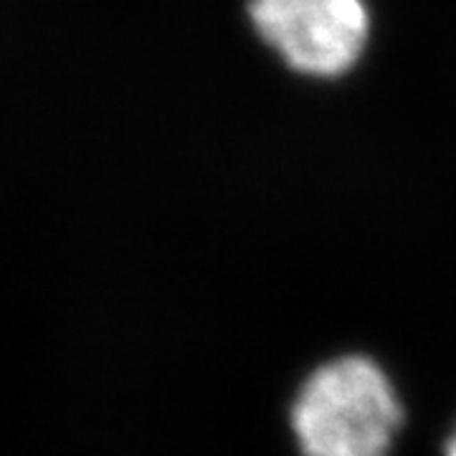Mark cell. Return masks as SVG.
Returning <instances> with one entry per match:
<instances>
[{
  "label": "cell",
  "mask_w": 456,
  "mask_h": 456,
  "mask_svg": "<svg viewBox=\"0 0 456 456\" xmlns=\"http://www.w3.org/2000/svg\"><path fill=\"white\" fill-rule=\"evenodd\" d=\"M403 403L388 373L365 355L314 368L292 403V431L305 456H388Z\"/></svg>",
  "instance_id": "6da1fadb"
},
{
  "label": "cell",
  "mask_w": 456,
  "mask_h": 456,
  "mask_svg": "<svg viewBox=\"0 0 456 456\" xmlns=\"http://www.w3.org/2000/svg\"><path fill=\"white\" fill-rule=\"evenodd\" d=\"M248 20L284 64L312 79L347 74L370 41L365 0H248Z\"/></svg>",
  "instance_id": "7a4b0ae2"
},
{
  "label": "cell",
  "mask_w": 456,
  "mask_h": 456,
  "mask_svg": "<svg viewBox=\"0 0 456 456\" xmlns=\"http://www.w3.org/2000/svg\"><path fill=\"white\" fill-rule=\"evenodd\" d=\"M444 456H456V428L454 434L449 436V441H446V446H444Z\"/></svg>",
  "instance_id": "3957f363"
}]
</instances>
